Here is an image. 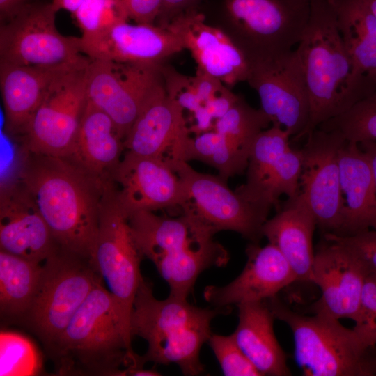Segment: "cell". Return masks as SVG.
<instances>
[{
  "label": "cell",
  "mask_w": 376,
  "mask_h": 376,
  "mask_svg": "<svg viewBox=\"0 0 376 376\" xmlns=\"http://www.w3.org/2000/svg\"><path fill=\"white\" fill-rule=\"evenodd\" d=\"M19 180L34 199L59 249L90 258L103 203L113 180L68 157L26 150Z\"/></svg>",
  "instance_id": "6da1fadb"
},
{
  "label": "cell",
  "mask_w": 376,
  "mask_h": 376,
  "mask_svg": "<svg viewBox=\"0 0 376 376\" xmlns=\"http://www.w3.org/2000/svg\"><path fill=\"white\" fill-rule=\"evenodd\" d=\"M103 283L100 277L48 348L59 373L122 375L121 366L124 371L141 367L132 348L130 324Z\"/></svg>",
  "instance_id": "7a4b0ae2"
},
{
  "label": "cell",
  "mask_w": 376,
  "mask_h": 376,
  "mask_svg": "<svg viewBox=\"0 0 376 376\" xmlns=\"http://www.w3.org/2000/svg\"><path fill=\"white\" fill-rule=\"evenodd\" d=\"M306 84L310 120L304 137L371 93L354 75L353 65L329 0H311L307 26L296 47ZM303 137V138H304Z\"/></svg>",
  "instance_id": "3957f363"
},
{
  "label": "cell",
  "mask_w": 376,
  "mask_h": 376,
  "mask_svg": "<svg viewBox=\"0 0 376 376\" xmlns=\"http://www.w3.org/2000/svg\"><path fill=\"white\" fill-rule=\"evenodd\" d=\"M231 310V307L201 308L190 304L187 299L171 295L159 300L153 295L152 285L143 279L130 318L132 336L148 343L146 352L139 356L140 364L175 363L185 375L203 373L200 351L212 334L211 322Z\"/></svg>",
  "instance_id": "277c9868"
},
{
  "label": "cell",
  "mask_w": 376,
  "mask_h": 376,
  "mask_svg": "<svg viewBox=\"0 0 376 376\" xmlns=\"http://www.w3.org/2000/svg\"><path fill=\"white\" fill-rule=\"evenodd\" d=\"M128 221L141 256L155 265L171 296L187 299L203 271L229 260L214 234L189 214L169 217L141 211L130 214Z\"/></svg>",
  "instance_id": "5b68a950"
},
{
  "label": "cell",
  "mask_w": 376,
  "mask_h": 376,
  "mask_svg": "<svg viewBox=\"0 0 376 376\" xmlns=\"http://www.w3.org/2000/svg\"><path fill=\"white\" fill-rule=\"evenodd\" d=\"M275 319L290 329L297 364L306 376L376 375V355L352 328L339 320L295 312L278 296L265 301Z\"/></svg>",
  "instance_id": "8992f818"
},
{
  "label": "cell",
  "mask_w": 376,
  "mask_h": 376,
  "mask_svg": "<svg viewBox=\"0 0 376 376\" xmlns=\"http://www.w3.org/2000/svg\"><path fill=\"white\" fill-rule=\"evenodd\" d=\"M42 267L38 291L24 318L49 348L65 329L100 276L88 258L59 248Z\"/></svg>",
  "instance_id": "52a82bcc"
},
{
  "label": "cell",
  "mask_w": 376,
  "mask_h": 376,
  "mask_svg": "<svg viewBox=\"0 0 376 376\" xmlns=\"http://www.w3.org/2000/svg\"><path fill=\"white\" fill-rule=\"evenodd\" d=\"M181 180L186 193L182 213L203 224L214 235L232 230L252 243L263 237V227L269 208L253 203L232 191L219 175L194 170L187 162L165 157Z\"/></svg>",
  "instance_id": "ba28073f"
},
{
  "label": "cell",
  "mask_w": 376,
  "mask_h": 376,
  "mask_svg": "<svg viewBox=\"0 0 376 376\" xmlns=\"http://www.w3.org/2000/svg\"><path fill=\"white\" fill-rule=\"evenodd\" d=\"M89 61L65 71L51 84L23 132L26 150L56 157L69 155L88 104Z\"/></svg>",
  "instance_id": "9c48e42d"
},
{
  "label": "cell",
  "mask_w": 376,
  "mask_h": 376,
  "mask_svg": "<svg viewBox=\"0 0 376 376\" xmlns=\"http://www.w3.org/2000/svg\"><path fill=\"white\" fill-rule=\"evenodd\" d=\"M142 258L128 217L118 203L114 185L103 203L89 260L130 324L134 298L143 279L140 272Z\"/></svg>",
  "instance_id": "30bf717a"
},
{
  "label": "cell",
  "mask_w": 376,
  "mask_h": 376,
  "mask_svg": "<svg viewBox=\"0 0 376 376\" xmlns=\"http://www.w3.org/2000/svg\"><path fill=\"white\" fill-rule=\"evenodd\" d=\"M226 6L251 63L297 46L308 22L311 0H228Z\"/></svg>",
  "instance_id": "8fae6325"
},
{
  "label": "cell",
  "mask_w": 376,
  "mask_h": 376,
  "mask_svg": "<svg viewBox=\"0 0 376 376\" xmlns=\"http://www.w3.org/2000/svg\"><path fill=\"white\" fill-rule=\"evenodd\" d=\"M52 3L25 4L0 28V63L55 65L78 62L80 38L65 36L56 26Z\"/></svg>",
  "instance_id": "7c38bea8"
},
{
  "label": "cell",
  "mask_w": 376,
  "mask_h": 376,
  "mask_svg": "<svg viewBox=\"0 0 376 376\" xmlns=\"http://www.w3.org/2000/svg\"><path fill=\"white\" fill-rule=\"evenodd\" d=\"M162 84L159 68L155 65L90 58L86 71L88 101L111 118L123 141Z\"/></svg>",
  "instance_id": "4fadbf2b"
},
{
  "label": "cell",
  "mask_w": 376,
  "mask_h": 376,
  "mask_svg": "<svg viewBox=\"0 0 376 376\" xmlns=\"http://www.w3.org/2000/svg\"><path fill=\"white\" fill-rule=\"evenodd\" d=\"M246 81L258 94L261 109L274 126L286 130L292 140L304 137L311 106L296 49L250 63Z\"/></svg>",
  "instance_id": "5bb4252c"
},
{
  "label": "cell",
  "mask_w": 376,
  "mask_h": 376,
  "mask_svg": "<svg viewBox=\"0 0 376 376\" xmlns=\"http://www.w3.org/2000/svg\"><path fill=\"white\" fill-rule=\"evenodd\" d=\"M306 138L301 148L300 193L314 214L317 226L324 233L337 234L343 217L338 151L345 139L338 131L320 128Z\"/></svg>",
  "instance_id": "9a60e30c"
},
{
  "label": "cell",
  "mask_w": 376,
  "mask_h": 376,
  "mask_svg": "<svg viewBox=\"0 0 376 376\" xmlns=\"http://www.w3.org/2000/svg\"><path fill=\"white\" fill-rule=\"evenodd\" d=\"M81 52L91 59L158 65L164 58L186 49L174 19L168 24H129L127 21L80 37Z\"/></svg>",
  "instance_id": "2e32d148"
},
{
  "label": "cell",
  "mask_w": 376,
  "mask_h": 376,
  "mask_svg": "<svg viewBox=\"0 0 376 376\" xmlns=\"http://www.w3.org/2000/svg\"><path fill=\"white\" fill-rule=\"evenodd\" d=\"M112 180L118 203L127 217L141 211L181 209L186 201L183 184L164 158L125 151Z\"/></svg>",
  "instance_id": "e0dca14e"
},
{
  "label": "cell",
  "mask_w": 376,
  "mask_h": 376,
  "mask_svg": "<svg viewBox=\"0 0 376 376\" xmlns=\"http://www.w3.org/2000/svg\"><path fill=\"white\" fill-rule=\"evenodd\" d=\"M368 275L363 265L340 244L324 239L315 253L311 283L321 295L312 306L314 314L334 319L359 317L363 288Z\"/></svg>",
  "instance_id": "ac0fdd59"
},
{
  "label": "cell",
  "mask_w": 376,
  "mask_h": 376,
  "mask_svg": "<svg viewBox=\"0 0 376 376\" xmlns=\"http://www.w3.org/2000/svg\"><path fill=\"white\" fill-rule=\"evenodd\" d=\"M0 248L38 263L58 249L34 199L19 180L1 185Z\"/></svg>",
  "instance_id": "d6986e66"
},
{
  "label": "cell",
  "mask_w": 376,
  "mask_h": 376,
  "mask_svg": "<svg viewBox=\"0 0 376 376\" xmlns=\"http://www.w3.org/2000/svg\"><path fill=\"white\" fill-rule=\"evenodd\" d=\"M246 263L241 274L224 286L208 285L205 299L214 307H231L244 303L263 301L296 281L285 257L269 242L260 246L250 242L246 248Z\"/></svg>",
  "instance_id": "ffe728a7"
},
{
  "label": "cell",
  "mask_w": 376,
  "mask_h": 376,
  "mask_svg": "<svg viewBox=\"0 0 376 376\" xmlns=\"http://www.w3.org/2000/svg\"><path fill=\"white\" fill-rule=\"evenodd\" d=\"M175 19L198 70L229 85L246 81L249 61L243 51L221 31L206 24L203 15L198 13L180 15Z\"/></svg>",
  "instance_id": "44dd1931"
},
{
  "label": "cell",
  "mask_w": 376,
  "mask_h": 376,
  "mask_svg": "<svg viewBox=\"0 0 376 376\" xmlns=\"http://www.w3.org/2000/svg\"><path fill=\"white\" fill-rule=\"evenodd\" d=\"M184 109L159 85L141 110L123 141L125 151L164 158L173 144L190 132Z\"/></svg>",
  "instance_id": "7402d4cb"
},
{
  "label": "cell",
  "mask_w": 376,
  "mask_h": 376,
  "mask_svg": "<svg viewBox=\"0 0 376 376\" xmlns=\"http://www.w3.org/2000/svg\"><path fill=\"white\" fill-rule=\"evenodd\" d=\"M316 226L315 215L300 191L288 198L277 214L263 225V237L283 255L296 281L311 283L315 258L313 235Z\"/></svg>",
  "instance_id": "603a6c76"
},
{
  "label": "cell",
  "mask_w": 376,
  "mask_h": 376,
  "mask_svg": "<svg viewBox=\"0 0 376 376\" xmlns=\"http://www.w3.org/2000/svg\"><path fill=\"white\" fill-rule=\"evenodd\" d=\"M338 166L343 217L336 235L376 229V188L367 155L359 144L345 139L338 151Z\"/></svg>",
  "instance_id": "cb8c5ba5"
},
{
  "label": "cell",
  "mask_w": 376,
  "mask_h": 376,
  "mask_svg": "<svg viewBox=\"0 0 376 376\" xmlns=\"http://www.w3.org/2000/svg\"><path fill=\"white\" fill-rule=\"evenodd\" d=\"M88 58L55 65L0 63V88L8 127L13 132H23L51 84Z\"/></svg>",
  "instance_id": "d4e9b609"
},
{
  "label": "cell",
  "mask_w": 376,
  "mask_h": 376,
  "mask_svg": "<svg viewBox=\"0 0 376 376\" xmlns=\"http://www.w3.org/2000/svg\"><path fill=\"white\" fill-rule=\"evenodd\" d=\"M237 306L239 320L233 335L244 354L262 376L291 375L286 354L274 331L275 317L265 301Z\"/></svg>",
  "instance_id": "484cf974"
},
{
  "label": "cell",
  "mask_w": 376,
  "mask_h": 376,
  "mask_svg": "<svg viewBox=\"0 0 376 376\" xmlns=\"http://www.w3.org/2000/svg\"><path fill=\"white\" fill-rule=\"evenodd\" d=\"M124 150L123 140L111 118L88 101L76 139L66 157L90 173L113 180Z\"/></svg>",
  "instance_id": "4316f807"
},
{
  "label": "cell",
  "mask_w": 376,
  "mask_h": 376,
  "mask_svg": "<svg viewBox=\"0 0 376 376\" xmlns=\"http://www.w3.org/2000/svg\"><path fill=\"white\" fill-rule=\"evenodd\" d=\"M357 81L376 90V18L363 0H329Z\"/></svg>",
  "instance_id": "83f0119b"
},
{
  "label": "cell",
  "mask_w": 376,
  "mask_h": 376,
  "mask_svg": "<svg viewBox=\"0 0 376 376\" xmlns=\"http://www.w3.org/2000/svg\"><path fill=\"white\" fill-rule=\"evenodd\" d=\"M189 133L182 135L165 157L187 162L201 161L215 168L218 175L226 181L246 169L250 150L215 130L203 132L196 138H191Z\"/></svg>",
  "instance_id": "f1b7e54d"
},
{
  "label": "cell",
  "mask_w": 376,
  "mask_h": 376,
  "mask_svg": "<svg viewBox=\"0 0 376 376\" xmlns=\"http://www.w3.org/2000/svg\"><path fill=\"white\" fill-rule=\"evenodd\" d=\"M42 264L0 251L1 316L25 318L38 291Z\"/></svg>",
  "instance_id": "f546056e"
},
{
  "label": "cell",
  "mask_w": 376,
  "mask_h": 376,
  "mask_svg": "<svg viewBox=\"0 0 376 376\" xmlns=\"http://www.w3.org/2000/svg\"><path fill=\"white\" fill-rule=\"evenodd\" d=\"M290 139L286 130L277 126L272 125L260 132L251 147L246 182L235 191L248 200L283 153L291 147Z\"/></svg>",
  "instance_id": "4dcf8cb0"
},
{
  "label": "cell",
  "mask_w": 376,
  "mask_h": 376,
  "mask_svg": "<svg viewBox=\"0 0 376 376\" xmlns=\"http://www.w3.org/2000/svg\"><path fill=\"white\" fill-rule=\"evenodd\" d=\"M318 128L338 131L347 141L356 143L376 141V90Z\"/></svg>",
  "instance_id": "1f68e13d"
},
{
  "label": "cell",
  "mask_w": 376,
  "mask_h": 376,
  "mask_svg": "<svg viewBox=\"0 0 376 376\" xmlns=\"http://www.w3.org/2000/svg\"><path fill=\"white\" fill-rule=\"evenodd\" d=\"M270 123L261 109H253L239 98L222 117L215 120L214 128L241 147L251 150L256 135Z\"/></svg>",
  "instance_id": "d6a6232c"
},
{
  "label": "cell",
  "mask_w": 376,
  "mask_h": 376,
  "mask_svg": "<svg viewBox=\"0 0 376 376\" xmlns=\"http://www.w3.org/2000/svg\"><path fill=\"white\" fill-rule=\"evenodd\" d=\"M41 367V357L29 339L16 332L1 331V376L33 375Z\"/></svg>",
  "instance_id": "836d02e7"
},
{
  "label": "cell",
  "mask_w": 376,
  "mask_h": 376,
  "mask_svg": "<svg viewBox=\"0 0 376 376\" xmlns=\"http://www.w3.org/2000/svg\"><path fill=\"white\" fill-rule=\"evenodd\" d=\"M73 15L83 34L105 30L128 19L123 0H86Z\"/></svg>",
  "instance_id": "e575fe53"
},
{
  "label": "cell",
  "mask_w": 376,
  "mask_h": 376,
  "mask_svg": "<svg viewBox=\"0 0 376 376\" xmlns=\"http://www.w3.org/2000/svg\"><path fill=\"white\" fill-rule=\"evenodd\" d=\"M207 343L226 376H262L237 345L233 334H211Z\"/></svg>",
  "instance_id": "d590c367"
},
{
  "label": "cell",
  "mask_w": 376,
  "mask_h": 376,
  "mask_svg": "<svg viewBox=\"0 0 376 376\" xmlns=\"http://www.w3.org/2000/svg\"><path fill=\"white\" fill-rule=\"evenodd\" d=\"M323 238L344 247L359 261L368 274H376V229L350 235L327 233H324Z\"/></svg>",
  "instance_id": "8d00e7d4"
},
{
  "label": "cell",
  "mask_w": 376,
  "mask_h": 376,
  "mask_svg": "<svg viewBox=\"0 0 376 376\" xmlns=\"http://www.w3.org/2000/svg\"><path fill=\"white\" fill-rule=\"evenodd\" d=\"M353 329L368 345H376V274L366 277L359 314Z\"/></svg>",
  "instance_id": "74e56055"
},
{
  "label": "cell",
  "mask_w": 376,
  "mask_h": 376,
  "mask_svg": "<svg viewBox=\"0 0 376 376\" xmlns=\"http://www.w3.org/2000/svg\"><path fill=\"white\" fill-rule=\"evenodd\" d=\"M128 18L138 24H153L159 17L162 0H123Z\"/></svg>",
  "instance_id": "f35d334b"
},
{
  "label": "cell",
  "mask_w": 376,
  "mask_h": 376,
  "mask_svg": "<svg viewBox=\"0 0 376 376\" xmlns=\"http://www.w3.org/2000/svg\"><path fill=\"white\" fill-rule=\"evenodd\" d=\"M190 81L203 104L212 99L224 88L219 79L198 70Z\"/></svg>",
  "instance_id": "ab89813d"
},
{
  "label": "cell",
  "mask_w": 376,
  "mask_h": 376,
  "mask_svg": "<svg viewBox=\"0 0 376 376\" xmlns=\"http://www.w3.org/2000/svg\"><path fill=\"white\" fill-rule=\"evenodd\" d=\"M238 100L237 96L224 87L212 99L203 105L216 120L222 117Z\"/></svg>",
  "instance_id": "60d3db41"
},
{
  "label": "cell",
  "mask_w": 376,
  "mask_h": 376,
  "mask_svg": "<svg viewBox=\"0 0 376 376\" xmlns=\"http://www.w3.org/2000/svg\"><path fill=\"white\" fill-rule=\"evenodd\" d=\"M193 117L196 120V124L189 127L190 132L194 131L197 134H201L203 132L210 131L212 126L213 118L207 109L202 104L196 111L192 112Z\"/></svg>",
  "instance_id": "b9f144b4"
},
{
  "label": "cell",
  "mask_w": 376,
  "mask_h": 376,
  "mask_svg": "<svg viewBox=\"0 0 376 376\" xmlns=\"http://www.w3.org/2000/svg\"><path fill=\"white\" fill-rule=\"evenodd\" d=\"M25 4V0H0L1 19H6V21L10 19Z\"/></svg>",
  "instance_id": "7bdbcfd3"
},
{
  "label": "cell",
  "mask_w": 376,
  "mask_h": 376,
  "mask_svg": "<svg viewBox=\"0 0 376 376\" xmlns=\"http://www.w3.org/2000/svg\"><path fill=\"white\" fill-rule=\"evenodd\" d=\"M357 144L369 159L376 188V141H368Z\"/></svg>",
  "instance_id": "ee69618b"
},
{
  "label": "cell",
  "mask_w": 376,
  "mask_h": 376,
  "mask_svg": "<svg viewBox=\"0 0 376 376\" xmlns=\"http://www.w3.org/2000/svg\"><path fill=\"white\" fill-rule=\"evenodd\" d=\"M86 0H53L51 3L54 10L57 12L64 9L74 13Z\"/></svg>",
  "instance_id": "f6af8a7d"
},
{
  "label": "cell",
  "mask_w": 376,
  "mask_h": 376,
  "mask_svg": "<svg viewBox=\"0 0 376 376\" xmlns=\"http://www.w3.org/2000/svg\"><path fill=\"white\" fill-rule=\"evenodd\" d=\"M189 1L190 0H162L159 15H164L171 12H175L186 5Z\"/></svg>",
  "instance_id": "bcb514c9"
},
{
  "label": "cell",
  "mask_w": 376,
  "mask_h": 376,
  "mask_svg": "<svg viewBox=\"0 0 376 376\" xmlns=\"http://www.w3.org/2000/svg\"><path fill=\"white\" fill-rule=\"evenodd\" d=\"M376 18V0H363Z\"/></svg>",
  "instance_id": "7dc6e473"
}]
</instances>
